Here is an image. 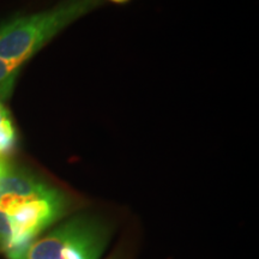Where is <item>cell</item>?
<instances>
[{"mask_svg": "<svg viewBox=\"0 0 259 259\" xmlns=\"http://www.w3.org/2000/svg\"><path fill=\"white\" fill-rule=\"evenodd\" d=\"M108 229L92 216H77L32 241L17 259H100Z\"/></svg>", "mask_w": 259, "mask_h": 259, "instance_id": "obj_2", "label": "cell"}, {"mask_svg": "<svg viewBox=\"0 0 259 259\" xmlns=\"http://www.w3.org/2000/svg\"><path fill=\"white\" fill-rule=\"evenodd\" d=\"M11 167H12V164L10 163L9 161H6L4 157L0 156V178L4 177L5 174L8 173L10 169H11Z\"/></svg>", "mask_w": 259, "mask_h": 259, "instance_id": "obj_7", "label": "cell"}, {"mask_svg": "<svg viewBox=\"0 0 259 259\" xmlns=\"http://www.w3.org/2000/svg\"><path fill=\"white\" fill-rule=\"evenodd\" d=\"M102 4V0H63L53 8L14 18L0 27V58L19 67L61 30Z\"/></svg>", "mask_w": 259, "mask_h": 259, "instance_id": "obj_1", "label": "cell"}, {"mask_svg": "<svg viewBox=\"0 0 259 259\" xmlns=\"http://www.w3.org/2000/svg\"><path fill=\"white\" fill-rule=\"evenodd\" d=\"M109 2L115 3V4H125V3L130 2V0H109Z\"/></svg>", "mask_w": 259, "mask_h": 259, "instance_id": "obj_8", "label": "cell"}, {"mask_svg": "<svg viewBox=\"0 0 259 259\" xmlns=\"http://www.w3.org/2000/svg\"><path fill=\"white\" fill-rule=\"evenodd\" d=\"M16 143V131L8 109L0 102V156L10 153Z\"/></svg>", "mask_w": 259, "mask_h": 259, "instance_id": "obj_4", "label": "cell"}, {"mask_svg": "<svg viewBox=\"0 0 259 259\" xmlns=\"http://www.w3.org/2000/svg\"><path fill=\"white\" fill-rule=\"evenodd\" d=\"M18 67H16L15 65L8 61L3 60L0 58V84H5L6 82H10L12 77L15 76V73L17 72Z\"/></svg>", "mask_w": 259, "mask_h": 259, "instance_id": "obj_6", "label": "cell"}, {"mask_svg": "<svg viewBox=\"0 0 259 259\" xmlns=\"http://www.w3.org/2000/svg\"><path fill=\"white\" fill-rule=\"evenodd\" d=\"M67 200L57 190L46 197L35 198L22 204L8 215L11 219L12 238L6 251L10 259H17L36 236L53 225L65 213Z\"/></svg>", "mask_w": 259, "mask_h": 259, "instance_id": "obj_3", "label": "cell"}, {"mask_svg": "<svg viewBox=\"0 0 259 259\" xmlns=\"http://www.w3.org/2000/svg\"><path fill=\"white\" fill-rule=\"evenodd\" d=\"M12 238L11 219L8 213L0 210V250L8 251Z\"/></svg>", "mask_w": 259, "mask_h": 259, "instance_id": "obj_5", "label": "cell"}]
</instances>
